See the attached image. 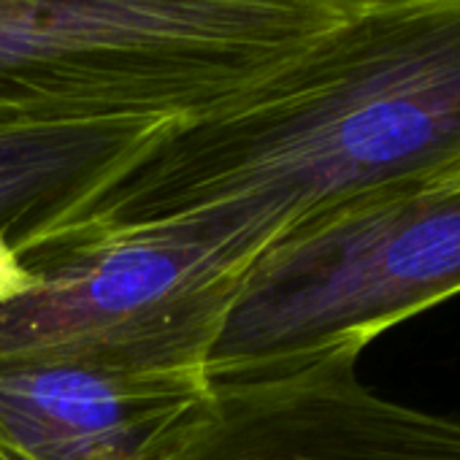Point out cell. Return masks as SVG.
Listing matches in <instances>:
<instances>
[{
	"label": "cell",
	"instance_id": "6",
	"mask_svg": "<svg viewBox=\"0 0 460 460\" xmlns=\"http://www.w3.org/2000/svg\"><path fill=\"white\" fill-rule=\"evenodd\" d=\"M358 360L339 352L285 376L214 390L217 422L187 460H460V414L376 393Z\"/></svg>",
	"mask_w": 460,
	"mask_h": 460
},
{
	"label": "cell",
	"instance_id": "4",
	"mask_svg": "<svg viewBox=\"0 0 460 460\" xmlns=\"http://www.w3.org/2000/svg\"><path fill=\"white\" fill-rule=\"evenodd\" d=\"M285 225L244 203L211 206L117 236L49 244L0 298V371L84 363L206 371L258 255Z\"/></svg>",
	"mask_w": 460,
	"mask_h": 460
},
{
	"label": "cell",
	"instance_id": "2",
	"mask_svg": "<svg viewBox=\"0 0 460 460\" xmlns=\"http://www.w3.org/2000/svg\"><path fill=\"white\" fill-rule=\"evenodd\" d=\"M374 0H0V122L192 117Z\"/></svg>",
	"mask_w": 460,
	"mask_h": 460
},
{
	"label": "cell",
	"instance_id": "7",
	"mask_svg": "<svg viewBox=\"0 0 460 460\" xmlns=\"http://www.w3.org/2000/svg\"><path fill=\"white\" fill-rule=\"evenodd\" d=\"M181 117L0 122V298Z\"/></svg>",
	"mask_w": 460,
	"mask_h": 460
},
{
	"label": "cell",
	"instance_id": "3",
	"mask_svg": "<svg viewBox=\"0 0 460 460\" xmlns=\"http://www.w3.org/2000/svg\"><path fill=\"white\" fill-rule=\"evenodd\" d=\"M460 293V168L288 230L244 274L211 347L214 390L363 349Z\"/></svg>",
	"mask_w": 460,
	"mask_h": 460
},
{
	"label": "cell",
	"instance_id": "1",
	"mask_svg": "<svg viewBox=\"0 0 460 460\" xmlns=\"http://www.w3.org/2000/svg\"><path fill=\"white\" fill-rule=\"evenodd\" d=\"M455 168L460 0H374L247 87L176 119L58 242L227 203L274 214L288 234Z\"/></svg>",
	"mask_w": 460,
	"mask_h": 460
},
{
	"label": "cell",
	"instance_id": "5",
	"mask_svg": "<svg viewBox=\"0 0 460 460\" xmlns=\"http://www.w3.org/2000/svg\"><path fill=\"white\" fill-rule=\"evenodd\" d=\"M214 422L206 371H0V460H187Z\"/></svg>",
	"mask_w": 460,
	"mask_h": 460
}]
</instances>
